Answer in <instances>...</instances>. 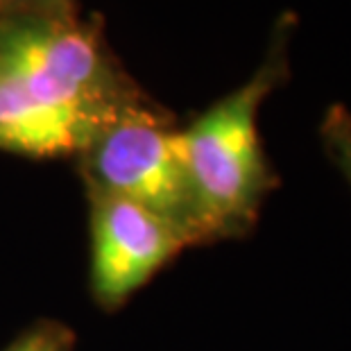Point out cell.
<instances>
[{
	"label": "cell",
	"mask_w": 351,
	"mask_h": 351,
	"mask_svg": "<svg viewBox=\"0 0 351 351\" xmlns=\"http://www.w3.org/2000/svg\"><path fill=\"white\" fill-rule=\"evenodd\" d=\"M143 100L98 25L77 14H0V152L80 154Z\"/></svg>",
	"instance_id": "6da1fadb"
},
{
	"label": "cell",
	"mask_w": 351,
	"mask_h": 351,
	"mask_svg": "<svg viewBox=\"0 0 351 351\" xmlns=\"http://www.w3.org/2000/svg\"><path fill=\"white\" fill-rule=\"evenodd\" d=\"M290 27L293 16L279 21L258 71L182 130L186 166L206 241L247 229L274 186L258 134V109L288 75Z\"/></svg>",
	"instance_id": "7a4b0ae2"
},
{
	"label": "cell",
	"mask_w": 351,
	"mask_h": 351,
	"mask_svg": "<svg viewBox=\"0 0 351 351\" xmlns=\"http://www.w3.org/2000/svg\"><path fill=\"white\" fill-rule=\"evenodd\" d=\"M86 189L147 208L186 245L206 243L195 204L182 130L147 100L125 109L80 154Z\"/></svg>",
	"instance_id": "3957f363"
},
{
	"label": "cell",
	"mask_w": 351,
	"mask_h": 351,
	"mask_svg": "<svg viewBox=\"0 0 351 351\" xmlns=\"http://www.w3.org/2000/svg\"><path fill=\"white\" fill-rule=\"evenodd\" d=\"M88 197L93 295L104 306H118L186 243L161 218L130 199L95 189H88Z\"/></svg>",
	"instance_id": "277c9868"
},
{
	"label": "cell",
	"mask_w": 351,
	"mask_h": 351,
	"mask_svg": "<svg viewBox=\"0 0 351 351\" xmlns=\"http://www.w3.org/2000/svg\"><path fill=\"white\" fill-rule=\"evenodd\" d=\"M322 141L328 156L351 184V111L345 104H333L322 121Z\"/></svg>",
	"instance_id": "5b68a950"
},
{
	"label": "cell",
	"mask_w": 351,
	"mask_h": 351,
	"mask_svg": "<svg viewBox=\"0 0 351 351\" xmlns=\"http://www.w3.org/2000/svg\"><path fill=\"white\" fill-rule=\"evenodd\" d=\"M5 351H71V333L57 324H43L23 333Z\"/></svg>",
	"instance_id": "8992f818"
},
{
	"label": "cell",
	"mask_w": 351,
	"mask_h": 351,
	"mask_svg": "<svg viewBox=\"0 0 351 351\" xmlns=\"http://www.w3.org/2000/svg\"><path fill=\"white\" fill-rule=\"evenodd\" d=\"M0 14H41V16H73L75 0H0Z\"/></svg>",
	"instance_id": "52a82bcc"
}]
</instances>
